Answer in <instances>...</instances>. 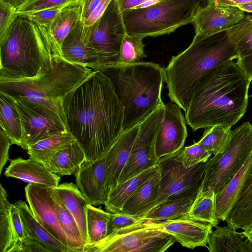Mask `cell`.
I'll return each mask as SVG.
<instances>
[{"label": "cell", "instance_id": "e0dca14e", "mask_svg": "<svg viewBox=\"0 0 252 252\" xmlns=\"http://www.w3.org/2000/svg\"><path fill=\"white\" fill-rule=\"evenodd\" d=\"M75 177L76 185L90 204L104 205L110 192L105 157L94 161L85 160Z\"/></svg>", "mask_w": 252, "mask_h": 252}, {"label": "cell", "instance_id": "484cf974", "mask_svg": "<svg viewBox=\"0 0 252 252\" xmlns=\"http://www.w3.org/2000/svg\"><path fill=\"white\" fill-rule=\"evenodd\" d=\"M55 188L60 199L75 220L85 245L87 240L86 206L90 204L89 202L73 183L65 182Z\"/></svg>", "mask_w": 252, "mask_h": 252}, {"label": "cell", "instance_id": "9f6ffc18", "mask_svg": "<svg viewBox=\"0 0 252 252\" xmlns=\"http://www.w3.org/2000/svg\"><path fill=\"white\" fill-rule=\"evenodd\" d=\"M26 0H0L6 2L13 7L17 8L20 6Z\"/></svg>", "mask_w": 252, "mask_h": 252}, {"label": "cell", "instance_id": "3957f363", "mask_svg": "<svg viewBox=\"0 0 252 252\" xmlns=\"http://www.w3.org/2000/svg\"><path fill=\"white\" fill-rule=\"evenodd\" d=\"M238 58L235 46L226 31L192 41L186 50L173 56L164 68L171 101L185 112L202 78L218 65Z\"/></svg>", "mask_w": 252, "mask_h": 252}, {"label": "cell", "instance_id": "ffe728a7", "mask_svg": "<svg viewBox=\"0 0 252 252\" xmlns=\"http://www.w3.org/2000/svg\"><path fill=\"white\" fill-rule=\"evenodd\" d=\"M4 175L29 184L49 187H57L61 180L60 176L51 172L43 163L32 158L25 159L18 157L10 159Z\"/></svg>", "mask_w": 252, "mask_h": 252}, {"label": "cell", "instance_id": "9c48e42d", "mask_svg": "<svg viewBox=\"0 0 252 252\" xmlns=\"http://www.w3.org/2000/svg\"><path fill=\"white\" fill-rule=\"evenodd\" d=\"M126 33L118 0H112L94 25L87 43L97 55L99 71L116 69L121 45Z\"/></svg>", "mask_w": 252, "mask_h": 252}, {"label": "cell", "instance_id": "cb8c5ba5", "mask_svg": "<svg viewBox=\"0 0 252 252\" xmlns=\"http://www.w3.org/2000/svg\"><path fill=\"white\" fill-rule=\"evenodd\" d=\"M81 5V0H79L63 8L46 29L54 54L56 57L63 58V42L70 31L80 20Z\"/></svg>", "mask_w": 252, "mask_h": 252}, {"label": "cell", "instance_id": "816d5d0a", "mask_svg": "<svg viewBox=\"0 0 252 252\" xmlns=\"http://www.w3.org/2000/svg\"><path fill=\"white\" fill-rule=\"evenodd\" d=\"M122 13L138 8L151 0H117Z\"/></svg>", "mask_w": 252, "mask_h": 252}, {"label": "cell", "instance_id": "5b68a950", "mask_svg": "<svg viewBox=\"0 0 252 252\" xmlns=\"http://www.w3.org/2000/svg\"><path fill=\"white\" fill-rule=\"evenodd\" d=\"M116 70L114 85L124 108L125 131L140 123L164 104L161 93L165 72L158 63L141 61Z\"/></svg>", "mask_w": 252, "mask_h": 252}, {"label": "cell", "instance_id": "2e32d148", "mask_svg": "<svg viewBox=\"0 0 252 252\" xmlns=\"http://www.w3.org/2000/svg\"><path fill=\"white\" fill-rule=\"evenodd\" d=\"M25 192L26 200L36 220L54 237L68 246L67 237L57 218L51 187L30 183L26 186Z\"/></svg>", "mask_w": 252, "mask_h": 252}, {"label": "cell", "instance_id": "7a4b0ae2", "mask_svg": "<svg viewBox=\"0 0 252 252\" xmlns=\"http://www.w3.org/2000/svg\"><path fill=\"white\" fill-rule=\"evenodd\" d=\"M251 81L234 60L214 68L192 93L185 111L187 124L194 132L215 125L232 127L246 112Z\"/></svg>", "mask_w": 252, "mask_h": 252}, {"label": "cell", "instance_id": "11a10c76", "mask_svg": "<svg viewBox=\"0 0 252 252\" xmlns=\"http://www.w3.org/2000/svg\"><path fill=\"white\" fill-rule=\"evenodd\" d=\"M241 233L244 238L248 239L252 244V223Z\"/></svg>", "mask_w": 252, "mask_h": 252}, {"label": "cell", "instance_id": "b9f144b4", "mask_svg": "<svg viewBox=\"0 0 252 252\" xmlns=\"http://www.w3.org/2000/svg\"><path fill=\"white\" fill-rule=\"evenodd\" d=\"M175 155L184 167L189 168L200 162H207L212 154L197 142L181 149Z\"/></svg>", "mask_w": 252, "mask_h": 252}, {"label": "cell", "instance_id": "680465c9", "mask_svg": "<svg viewBox=\"0 0 252 252\" xmlns=\"http://www.w3.org/2000/svg\"><path fill=\"white\" fill-rule=\"evenodd\" d=\"M250 96L252 98V94L250 95Z\"/></svg>", "mask_w": 252, "mask_h": 252}, {"label": "cell", "instance_id": "7dc6e473", "mask_svg": "<svg viewBox=\"0 0 252 252\" xmlns=\"http://www.w3.org/2000/svg\"><path fill=\"white\" fill-rule=\"evenodd\" d=\"M140 219L122 212L110 213L107 225V235L136 223Z\"/></svg>", "mask_w": 252, "mask_h": 252}, {"label": "cell", "instance_id": "d6986e66", "mask_svg": "<svg viewBox=\"0 0 252 252\" xmlns=\"http://www.w3.org/2000/svg\"><path fill=\"white\" fill-rule=\"evenodd\" d=\"M139 125L140 123L124 131L104 156L110 191L117 185L120 175L129 159Z\"/></svg>", "mask_w": 252, "mask_h": 252}, {"label": "cell", "instance_id": "ba28073f", "mask_svg": "<svg viewBox=\"0 0 252 252\" xmlns=\"http://www.w3.org/2000/svg\"><path fill=\"white\" fill-rule=\"evenodd\" d=\"M252 153V124L249 122L231 130L230 139L220 153L206 163L200 187L218 193L240 169Z\"/></svg>", "mask_w": 252, "mask_h": 252}, {"label": "cell", "instance_id": "ab89813d", "mask_svg": "<svg viewBox=\"0 0 252 252\" xmlns=\"http://www.w3.org/2000/svg\"><path fill=\"white\" fill-rule=\"evenodd\" d=\"M143 39L140 36L126 33L121 45L116 69L139 62L146 57Z\"/></svg>", "mask_w": 252, "mask_h": 252}, {"label": "cell", "instance_id": "f35d334b", "mask_svg": "<svg viewBox=\"0 0 252 252\" xmlns=\"http://www.w3.org/2000/svg\"><path fill=\"white\" fill-rule=\"evenodd\" d=\"M240 59L252 54V18L246 15L240 22L226 30Z\"/></svg>", "mask_w": 252, "mask_h": 252}, {"label": "cell", "instance_id": "bcb514c9", "mask_svg": "<svg viewBox=\"0 0 252 252\" xmlns=\"http://www.w3.org/2000/svg\"><path fill=\"white\" fill-rule=\"evenodd\" d=\"M75 0H26L16 9L18 15L31 14Z\"/></svg>", "mask_w": 252, "mask_h": 252}, {"label": "cell", "instance_id": "681fc988", "mask_svg": "<svg viewBox=\"0 0 252 252\" xmlns=\"http://www.w3.org/2000/svg\"><path fill=\"white\" fill-rule=\"evenodd\" d=\"M14 144L5 131L0 128V173L9 159V150L10 146Z\"/></svg>", "mask_w": 252, "mask_h": 252}, {"label": "cell", "instance_id": "c3c4849f", "mask_svg": "<svg viewBox=\"0 0 252 252\" xmlns=\"http://www.w3.org/2000/svg\"><path fill=\"white\" fill-rule=\"evenodd\" d=\"M10 214L17 243L16 252H21L22 242L26 237L25 230L19 212L14 204L10 207Z\"/></svg>", "mask_w": 252, "mask_h": 252}, {"label": "cell", "instance_id": "277c9868", "mask_svg": "<svg viewBox=\"0 0 252 252\" xmlns=\"http://www.w3.org/2000/svg\"><path fill=\"white\" fill-rule=\"evenodd\" d=\"M0 79H33L54 67L55 57L46 29L18 16L0 42Z\"/></svg>", "mask_w": 252, "mask_h": 252}, {"label": "cell", "instance_id": "d590c367", "mask_svg": "<svg viewBox=\"0 0 252 252\" xmlns=\"http://www.w3.org/2000/svg\"><path fill=\"white\" fill-rule=\"evenodd\" d=\"M7 193L0 187V252H16L17 243L10 214Z\"/></svg>", "mask_w": 252, "mask_h": 252}, {"label": "cell", "instance_id": "7c38bea8", "mask_svg": "<svg viewBox=\"0 0 252 252\" xmlns=\"http://www.w3.org/2000/svg\"><path fill=\"white\" fill-rule=\"evenodd\" d=\"M14 98L21 123L23 149L27 150L39 140L67 131L65 124L53 110L24 97Z\"/></svg>", "mask_w": 252, "mask_h": 252}, {"label": "cell", "instance_id": "83f0119b", "mask_svg": "<svg viewBox=\"0 0 252 252\" xmlns=\"http://www.w3.org/2000/svg\"><path fill=\"white\" fill-rule=\"evenodd\" d=\"M85 160L83 149L74 140L54 155L45 165L51 172L59 176H75Z\"/></svg>", "mask_w": 252, "mask_h": 252}, {"label": "cell", "instance_id": "60d3db41", "mask_svg": "<svg viewBox=\"0 0 252 252\" xmlns=\"http://www.w3.org/2000/svg\"><path fill=\"white\" fill-rule=\"evenodd\" d=\"M231 127L215 125L205 128L200 140L197 142L208 152L215 155L220 153L228 142Z\"/></svg>", "mask_w": 252, "mask_h": 252}, {"label": "cell", "instance_id": "1f68e13d", "mask_svg": "<svg viewBox=\"0 0 252 252\" xmlns=\"http://www.w3.org/2000/svg\"><path fill=\"white\" fill-rule=\"evenodd\" d=\"M0 126L14 144L21 146L22 127L15 98L0 91Z\"/></svg>", "mask_w": 252, "mask_h": 252}, {"label": "cell", "instance_id": "8d00e7d4", "mask_svg": "<svg viewBox=\"0 0 252 252\" xmlns=\"http://www.w3.org/2000/svg\"><path fill=\"white\" fill-rule=\"evenodd\" d=\"M81 39L87 45L94 24L112 0H81Z\"/></svg>", "mask_w": 252, "mask_h": 252}, {"label": "cell", "instance_id": "ac0fdd59", "mask_svg": "<svg viewBox=\"0 0 252 252\" xmlns=\"http://www.w3.org/2000/svg\"><path fill=\"white\" fill-rule=\"evenodd\" d=\"M164 230L182 246L193 249L207 247L209 236L213 226L209 223L181 217L162 221Z\"/></svg>", "mask_w": 252, "mask_h": 252}, {"label": "cell", "instance_id": "6da1fadb", "mask_svg": "<svg viewBox=\"0 0 252 252\" xmlns=\"http://www.w3.org/2000/svg\"><path fill=\"white\" fill-rule=\"evenodd\" d=\"M63 108L67 131L87 160L104 157L124 131V106L114 83L102 71H94L66 94Z\"/></svg>", "mask_w": 252, "mask_h": 252}, {"label": "cell", "instance_id": "7bdbcfd3", "mask_svg": "<svg viewBox=\"0 0 252 252\" xmlns=\"http://www.w3.org/2000/svg\"><path fill=\"white\" fill-rule=\"evenodd\" d=\"M78 0H71L35 13L19 15L26 17L39 26L47 29L53 21L63 8Z\"/></svg>", "mask_w": 252, "mask_h": 252}, {"label": "cell", "instance_id": "9a60e30c", "mask_svg": "<svg viewBox=\"0 0 252 252\" xmlns=\"http://www.w3.org/2000/svg\"><path fill=\"white\" fill-rule=\"evenodd\" d=\"M186 123L181 108L177 104L171 101L165 104L164 114L156 141V151L159 159L183 148L188 135Z\"/></svg>", "mask_w": 252, "mask_h": 252}, {"label": "cell", "instance_id": "4fadbf2b", "mask_svg": "<svg viewBox=\"0 0 252 252\" xmlns=\"http://www.w3.org/2000/svg\"><path fill=\"white\" fill-rule=\"evenodd\" d=\"M165 231L162 221L139 220L107 235L96 243L85 245L83 252H135L154 236Z\"/></svg>", "mask_w": 252, "mask_h": 252}, {"label": "cell", "instance_id": "db71d44e", "mask_svg": "<svg viewBox=\"0 0 252 252\" xmlns=\"http://www.w3.org/2000/svg\"><path fill=\"white\" fill-rule=\"evenodd\" d=\"M222 2L233 6L238 5L252 3V0H220Z\"/></svg>", "mask_w": 252, "mask_h": 252}, {"label": "cell", "instance_id": "f907efd6", "mask_svg": "<svg viewBox=\"0 0 252 252\" xmlns=\"http://www.w3.org/2000/svg\"><path fill=\"white\" fill-rule=\"evenodd\" d=\"M26 237L22 242L21 252H50L38 241L30 237L25 231Z\"/></svg>", "mask_w": 252, "mask_h": 252}, {"label": "cell", "instance_id": "30bf717a", "mask_svg": "<svg viewBox=\"0 0 252 252\" xmlns=\"http://www.w3.org/2000/svg\"><path fill=\"white\" fill-rule=\"evenodd\" d=\"M206 163L185 168L176 158L175 153L160 158L158 163L160 173L159 193L150 210L179 196H196L203 179Z\"/></svg>", "mask_w": 252, "mask_h": 252}, {"label": "cell", "instance_id": "d4e9b609", "mask_svg": "<svg viewBox=\"0 0 252 252\" xmlns=\"http://www.w3.org/2000/svg\"><path fill=\"white\" fill-rule=\"evenodd\" d=\"M14 204L19 212L26 233L30 237L38 241L50 252H72L68 246L54 237L36 220L25 201L18 200Z\"/></svg>", "mask_w": 252, "mask_h": 252}, {"label": "cell", "instance_id": "603a6c76", "mask_svg": "<svg viewBox=\"0 0 252 252\" xmlns=\"http://www.w3.org/2000/svg\"><path fill=\"white\" fill-rule=\"evenodd\" d=\"M81 32L80 20L63 42V58L71 63L90 68L94 71H99L97 55L93 48L82 41Z\"/></svg>", "mask_w": 252, "mask_h": 252}, {"label": "cell", "instance_id": "6f0895ef", "mask_svg": "<svg viewBox=\"0 0 252 252\" xmlns=\"http://www.w3.org/2000/svg\"><path fill=\"white\" fill-rule=\"evenodd\" d=\"M236 6L240 8L245 12L252 13V3L240 4Z\"/></svg>", "mask_w": 252, "mask_h": 252}, {"label": "cell", "instance_id": "91938a15", "mask_svg": "<svg viewBox=\"0 0 252 252\" xmlns=\"http://www.w3.org/2000/svg\"><path fill=\"white\" fill-rule=\"evenodd\" d=\"M251 16H252V15H251Z\"/></svg>", "mask_w": 252, "mask_h": 252}, {"label": "cell", "instance_id": "f5cc1de1", "mask_svg": "<svg viewBox=\"0 0 252 252\" xmlns=\"http://www.w3.org/2000/svg\"><path fill=\"white\" fill-rule=\"evenodd\" d=\"M236 63L252 81V54L246 57L237 59Z\"/></svg>", "mask_w": 252, "mask_h": 252}, {"label": "cell", "instance_id": "ee69618b", "mask_svg": "<svg viewBox=\"0 0 252 252\" xmlns=\"http://www.w3.org/2000/svg\"><path fill=\"white\" fill-rule=\"evenodd\" d=\"M175 242L171 235L163 231L138 248L135 252H163Z\"/></svg>", "mask_w": 252, "mask_h": 252}, {"label": "cell", "instance_id": "5bb4252c", "mask_svg": "<svg viewBox=\"0 0 252 252\" xmlns=\"http://www.w3.org/2000/svg\"><path fill=\"white\" fill-rule=\"evenodd\" d=\"M205 1V4L200 6L192 21L195 31L192 41L200 40L226 31L246 15L245 12L240 8L220 0Z\"/></svg>", "mask_w": 252, "mask_h": 252}, {"label": "cell", "instance_id": "f546056e", "mask_svg": "<svg viewBox=\"0 0 252 252\" xmlns=\"http://www.w3.org/2000/svg\"><path fill=\"white\" fill-rule=\"evenodd\" d=\"M55 210L59 223L67 239L72 252H83L84 244L77 223L60 199L55 187H51Z\"/></svg>", "mask_w": 252, "mask_h": 252}, {"label": "cell", "instance_id": "4316f807", "mask_svg": "<svg viewBox=\"0 0 252 252\" xmlns=\"http://www.w3.org/2000/svg\"><path fill=\"white\" fill-rule=\"evenodd\" d=\"M210 234L207 244L210 252H252V244L246 238L244 240L241 232L233 226H217Z\"/></svg>", "mask_w": 252, "mask_h": 252}, {"label": "cell", "instance_id": "44dd1931", "mask_svg": "<svg viewBox=\"0 0 252 252\" xmlns=\"http://www.w3.org/2000/svg\"><path fill=\"white\" fill-rule=\"evenodd\" d=\"M252 171V153L240 169L216 194V216L224 221L238 200L246 182Z\"/></svg>", "mask_w": 252, "mask_h": 252}, {"label": "cell", "instance_id": "f6af8a7d", "mask_svg": "<svg viewBox=\"0 0 252 252\" xmlns=\"http://www.w3.org/2000/svg\"><path fill=\"white\" fill-rule=\"evenodd\" d=\"M18 16L16 8L0 1V42L6 38Z\"/></svg>", "mask_w": 252, "mask_h": 252}, {"label": "cell", "instance_id": "d6a6232c", "mask_svg": "<svg viewBox=\"0 0 252 252\" xmlns=\"http://www.w3.org/2000/svg\"><path fill=\"white\" fill-rule=\"evenodd\" d=\"M195 195L179 196L155 207L140 218L152 221H164L182 217L189 210Z\"/></svg>", "mask_w": 252, "mask_h": 252}, {"label": "cell", "instance_id": "e575fe53", "mask_svg": "<svg viewBox=\"0 0 252 252\" xmlns=\"http://www.w3.org/2000/svg\"><path fill=\"white\" fill-rule=\"evenodd\" d=\"M75 138L68 131L39 140L27 148L30 158L45 164Z\"/></svg>", "mask_w": 252, "mask_h": 252}, {"label": "cell", "instance_id": "74e56055", "mask_svg": "<svg viewBox=\"0 0 252 252\" xmlns=\"http://www.w3.org/2000/svg\"><path fill=\"white\" fill-rule=\"evenodd\" d=\"M110 215V213L108 212H105L91 204L87 205V240L85 245L96 243L107 236Z\"/></svg>", "mask_w": 252, "mask_h": 252}, {"label": "cell", "instance_id": "4dcf8cb0", "mask_svg": "<svg viewBox=\"0 0 252 252\" xmlns=\"http://www.w3.org/2000/svg\"><path fill=\"white\" fill-rule=\"evenodd\" d=\"M182 217L207 223L215 227L218 226L215 191L212 189H203L200 186L193 203Z\"/></svg>", "mask_w": 252, "mask_h": 252}, {"label": "cell", "instance_id": "f1b7e54d", "mask_svg": "<svg viewBox=\"0 0 252 252\" xmlns=\"http://www.w3.org/2000/svg\"><path fill=\"white\" fill-rule=\"evenodd\" d=\"M156 165L151 167L112 189L104 204L110 213L121 212L127 200L154 171Z\"/></svg>", "mask_w": 252, "mask_h": 252}, {"label": "cell", "instance_id": "8992f818", "mask_svg": "<svg viewBox=\"0 0 252 252\" xmlns=\"http://www.w3.org/2000/svg\"><path fill=\"white\" fill-rule=\"evenodd\" d=\"M94 71L90 68L56 57L53 68L38 77L0 79V91L14 97L22 96L41 104L55 112L65 124L63 108L64 97Z\"/></svg>", "mask_w": 252, "mask_h": 252}, {"label": "cell", "instance_id": "52a82bcc", "mask_svg": "<svg viewBox=\"0 0 252 252\" xmlns=\"http://www.w3.org/2000/svg\"><path fill=\"white\" fill-rule=\"evenodd\" d=\"M205 0H160L148 7L123 12L126 32L143 38L169 34L191 23Z\"/></svg>", "mask_w": 252, "mask_h": 252}, {"label": "cell", "instance_id": "7402d4cb", "mask_svg": "<svg viewBox=\"0 0 252 252\" xmlns=\"http://www.w3.org/2000/svg\"><path fill=\"white\" fill-rule=\"evenodd\" d=\"M160 180V170L157 164L149 178L127 200L121 212L139 219L144 216L158 197Z\"/></svg>", "mask_w": 252, "mask_h": 252}, {"label": "cell", "instance_id": "836d02e7", "mask_svg": "<svg viewBox=\"0 0 252 252\" xmlns=\"http://www.w3.org/2000/svg\"><path fill=\"white\" fill-rule=\"evenodd\" d=\"M225 221L236 230H244L252 223V171Z\"/></svg>", "mask_w": 252, "mask_h": 252}, {"label": "cell", "instance_id": "8fae6325", "mask_svg": "<svg viewBox=\"0 0 252 252\" xmlns=\"http://www.w3.org/2000/svg\"><path fill=\"white\" fill-rule=\"evenodd\" d=\"M164 111V103L140 123L129 159L120 175L118 184L158 163L159 158L156 154V141Z\"/></svg>", "mask_w": 252, "mask_h": 252}]
</instances>
